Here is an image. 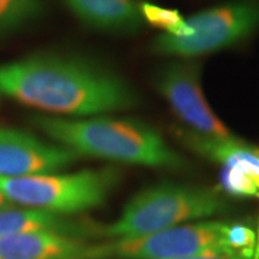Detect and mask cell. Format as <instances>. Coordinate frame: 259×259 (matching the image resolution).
Listing matches in <instances>:
<instances>
[{
  "mask_svg": "<svg viewBox=\"0 0 259 259\" xmlns=\"http://www.w3.org/2000/svg\"><path fill=\"white\" fill-rule=\"evenodd\" d=\"M94 246L51 232L0 235V259H94Z\"/></svg>",
  "mask_w": 259,
  "mask_h": 259,
  "instance_id": "9",
  "label": "cell"
},
{
  "mask_svg": "<svg viewBox=\"0 0 259 259\" xmlns=\"http://www.w3.org/2000/svg\"><path fill=\"white\" fill-rule=\"evenodd\" d=\"M184 145L200 156L219 162L223 167L236 168L247 174L254 184L259 181V150L231 137H211L193 131L178 132Z\"/></svg>",
  "mask_w": 259,
  "mask_h": 259,
  "instance_id": "12",
  "label": "cell"
},
{
  "mask_svg": "<svg viewBox=\"0 0 259 259\" xmlns=\"http://www.w3.org/2000/svg\"><path fill=\"white\" fill-rule=\"evenodd\" d=\"M141 12L144 21L154 27L163 29L167 34L176 36H187L191 34V29L186 25L185 19L177 10L161 8L150 3H142Z\"/></svg>",
  "mask_w": 259,
  "mask_h": 259,
  "instance_id": "14",
  "label": "cell"
},
{
  "mask_svg": "<svg viewBox=\"0 0 259 259\" xmlns=\"http://www.w3.org/2000/svg\"><path fill=\"white\" fill-rule=\"evenodd\" d=\"M257 235L248 227L242 225H229L227 232L228 255L253 259Z\"/></svg>",
  "mask_w": 259,
  "mask_h": 259,
  "instance_id": "15",
  "label": "cell"
},
{
  "mask_svg": "<svg viewBox=\"0 0 259 259\" xmlns=\"http://www.w3.org/2000/svg\"><path fill=\"white\" fill-rule=\"evenodd\" d=\"M44 0H0V34L29 25L44 14Z\"/></svg>",
  "mask_w": 259,
  "mask_h": 259,
  "instance_id": "13",
  "label": "cell"
},
{
  "mask_svg": "<svg viewBox=\"0 0 259 259\" xmlns=\"http://www.w3.org/2000/svg\"><path fill=\"white\" fill-rule=\"evenodd\" d=\"M255 185H257V187H258V190H259V181H258V183H255Z\"/></svg>",
  "mask_w": 259,
  "mask_h": 259,
  "instance_id": "20",
  "label": "cell"
},
{
  "mask_svg": "<svg viewBox=\"0 0 259 259\" xmlns=\"http://www.w3.org/2000/svg\"><path fill=\"white\" fill-rule=\"evenodd\" d=\"M220 179L222 190L233 196L259 197V190L254 181L247 174L236 168L223 167Z\"/></svg>",
  "mask_w": 259,
  "mask_h": 259,
  "instance_id": "16",
  "label": "cell"
},
{
  "mask_svg": "<svg viewBox=\"0 0 259 259\" xmlns=\"http://www.w3.org/2000/svg\"><path fill=\"white\" fill-rule=\"evenodd\" d=\"M0 92L36 111L95 116L138 105L136 90L102 65L80 57L37 53L0 65Z\"/></svg>",
  "mask_w": 259,
  "mask_h": 259,
  "instance_id": "1",
  "label": "cell"
},
{
  "mask_svg": "<svg viewBox=\"0 0 259 259\" xmlns=\"http://www.w3.org/2000/svg\"><path fill=\"white\" fill-rule=\"evenodd\" d=\"M11 202H10V200L6 198V196L4 193L2 192V191H0V210L2 209H4V208H6V206H9V205H11Z\"/></svg>",
  "mask_w": 259,
  "mask_h": 259,
  "instance_id": "18",
  "label": "cell"
},
{
  "mask_svg": "<svg viewBox=\"0 0 259 259\" xmlns=\"http://www.w3.org/2000/svg\"><path fill=\"white\" fill-rule=\"evenodd\" d=\"M77 19L88 27L115 34H134L143 25L137 0H63Z\"/></svg>",
  "mask_w": 259,
  "mask_h": 259,
  "instance_id": "11",
  "label": "cell"
},
{
  "mask_svg": "<svg viewBox=\"0 0 259 259\" xmlns=\"http://www.w3.org/2000/svg\"><path fill=\"white\" fill-rule=\"evenodd\" d=\"M185 23L190 35H161L151 44L155 53L197 57L232 46L259 25V2L236 0L215 6L185 19Z\"/></svg>",
  "mask_w": 259,
  "mask_h": 259,
  "instance_id": "6",
  "label": "cell"
},
{
  "mask_svg": "<svg viewBox=\"0 0 259 259\" xmlns=\"http://www.w3.org/2000/svg\"><path fill=\"white\" fill-rule=\"evenodd\" d=\"M178 259H246L240 257H231V255H218V254H202V255H192V257L178 258Z\"/></svg>",
  "mask_w": 259,
  "mask_h": 259,
  "instance_id": "17",
  "label": "cell"
},
{
  "mask_svg": "<svg viewBox=\"0 0 259 259\" xmlns=\"http://www.w3.org/2000/svg\"><path fill=\"white\" fill-rule=\"evenodd\" d=\"M101 228L102 225L82 221L73 216L15 204L0 210V235L51 232L89 240L101 239Z\"/></svg>",
  "mask_w": 259,
  "mask_h": 259,
  "instance_id": "10",
  "label": "cell"
},
{
  "mask_svg": "<svg viewBox=\"0 0 259 259\" xmlns=\"http://www.w3.org/2000/svg\"><path fill=\"white\" fill-rule=\"evenodd\" d=\"M121 180L114 167L2 179L0 191L15 205L73 216L99 208Z\"/></svg>",
  "mask_w": 259,
  "mask_h": 259,
  "instance_id": "4",
  "label": "cell"
},
{
  "mask_svg": "<svg viewBox=\"0 0 259 259\" xmlns=\"http://www.w3.org/2000/svg\"><path fill=\"white\" fill-rule=\"evenodd\" d=\"M229 225L205 221L177 226L136 238L95 244V259H178L202 254L228 255Z\"/></svg>",
  "mask_w": 259,
  "mask_h": 259,
  "instance_id": "5",
  "label": "cell"
},
{
  "mask_svg": "<svg viewBox=\"0 0 259 259\" xmlns=\"http://www.w3.org/2000/svg\"><path fill=\"white\" fill-rule=\"evenodd\" d=\"M156 88L176 114L192 128L191 131L211 137L232 136L204 99L198 65L194 63L167 65L157 74Z\"/></svg>",
  "mask_w": 259,
  "mask_h": 259,
  "instance_id": "7",
  "label": "cell"
},
{
  "mask_svg": "<svg viewBox=\"0 0 259 259\" xmlns=\"http://www.w3.org/2000/svg\"><path fill=\"white\" fill-rule=\"evenodd\" d=\"M80 156L30 132L0 126V178L16 179L59 171Z\"/></svg>",
  "mask_w": 259,
  "mask_h": 259,
  "instance_id": "8",
  "label": "cell"
},
{
  "mask_svg": "<svg viewBox=\"0 0 259 259\" xmlns=\"http://www.w3.org/2000/svg\"><path fill=\"white\" fill-rule=\"evenodd\" d=\"M253 259H259V226H258V234H257V244H255V251Z\"/></svg>",
  "mask_w": 259,
  "mask_h": 259,
  "instance_id": "19",
  "label": "cell"
},
{
  "mask_svg": "<svg viewBox=\"0 0 259 259\" xmlns=\"http://www.w3.org/2000/svg\"><path fill=\"white\" fill-rule=\"evenodd\" d=\"M2 96H3V95H2V92H0V97H2Z\"/></svg>",
  "mask_w": 259,
  "mask_h": 259,
  "instance_id": "21",
  "label": "cell"
},
{
  "mask_svg": "<svg viewBox=\"0 0 259 259\" xmlns=\"http://www.w3.org/2000/svg\"><path fill=\"white\" fill-rule=\"evenodd\" d=\"M228 203L210 187L164 183L136 193L115 222L102 226L101 239L136 238L164 231L181 223L226 212Z\"/></svg>",
  "mask_w": 259,
  "mask_h": 259,
  "instance_id": "3",
  "label": "cell"
},
{
  "mask_svg": "<svg viewBox=\"0 0 259 259\" xmlns=\"http://www.w3.org/2000/svg\"><path fill=\"white\" fill-rule=\"evenodd\" d=\"M32 124L52 141L79 156L171 170L189 167L185 158L164 142L157 130L136 119L36 115Z\"/></svg>",
  "mask_w": 259,
  "mask_h": 259,
  "instance_id": "2",
  "label": "cell"
}]
</instances>
